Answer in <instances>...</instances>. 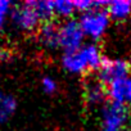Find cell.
Returning a JSON list of instances; mask_svg holds the SVG:
<instances>
[{"label": "cell", "instance_id": "6da1fadb", "mask_svg": "<svg viewBox=\"0 0 131 131\" xmlns=\"http://www.w3.org/2000/svg\"><path fill=\"white\" fill-rule=\"evenodd\" d=\"M104 59L99 45L95 42H88L79 50L63 53L60 57V64L67 73L80 76L89 71H99Z\"/></svg>", "mask_w": 131, "mask_h": 131}, {"label": "cell", "instance_id": "7a4b0ae2", "mask_svg": "<svg viewBox=\"0 0 131 131\" xmlns=\"http://www.w3.org/2000/svg\"><path fill=\"white\" fill-rule=\"evenodd\" d=\"M111 17L105 8H95L80 16L79 23L86 39L98 41L105 36L111 27Z\"/></svg>", "mask_w": 131, "mask_h": 131}, {"label": "cell", "instance_id": "3957f363", "mask_svg": "<svg viewBox=\"0 0 131 131\" xmlns=\"http://www.w3.org/2000/svg\"><path fill=\"white\" fill-rule=\"evenodd\" d=\"M9 19H10L13 27L17 31L23 32V34L35 32L41 26V19L39 18V16L34 8L32 0L14 5Z\"/></svg>", "mask_w": 131, "mask_h": 131}, {"label": "cell", "instance_id": "277c9868", "mask_svg": "<svg viewBox=\"0 0 131 131\" xmlns=\"http://www.w3.org/2000/svg\"><path fill=\"white\" fill-rule=\"evenodd\" d=\"M85 35L77 19L70 18L59 25V48L63 53L79 50L85 45Z\"/></svg>", "mask_w": 131, "mask_h": 131}, {"label": "cell", "instance_id": "5b68a950", "mask_svg": "<svg viewBox=\"0 0 131 131\" xmlns=\"http://www.w3.org/2000/svg\"><path fill=\"white\" fill-rule=\"evenodd\" d=\"M100 118L105 130L121 131L130 122V111L127 107L105 102L100 109Z\"/></svg>", "mask_w": 131, "mask_h": 131}, {"label": "cell", "instance_id": "8992f818", "mask_svg": "<svg viewBox=\"0 0 131 131\" xmlns=\"http://www.w3.org/2000/svg\"><path fill=\"white\" fill-rule=\"evenodd\" d=\"M131 63L123 58H109L104 59L102 67L98 71L99 81L103 85H107L114 80L130 76Z\"/></svg>", "mask_w": 131, "mask_h": 131}, {"label": "cell", "instance_id": "52a82bcc", "mask_svg": "<svg viewBox=\"0 0 131 131\" xmlns=\"http://www.w3.org/2000/svg\"><path fill=\"white\" fill-rule=\"evenodd\" d=\"M105 91L109 102L128 108L131 105V75L107 84Z\"/></svg>", "mask_w": 131, "mask_h": 131}, {"label": "cell", "instance_id": "ba28073f", "mask_svg": "<svg viewBox=\"0 0 131 131\" xmlns=\"http://www.w3.org/2000/svg\"><path fill=\"white\" fill-rule=\"evenodd\" d=\"M37 32V42L46 50H55L59 48V25L54 22L42 23Z\"/></svg>", "mask_w": 131, "mask_h": 131}, {"label": "cell", "instance_id": "9c48e42d", "mask_svg": "<svg viewBox=\"0 0 131 131\" xmlns=\"http://www.w3.org/2000/svg\"><path fill=\"white\" fill-rule=\"evenodd\" d=\"M85 99L89 105L98 107L103 105L107 99V91L105 86L98 80V81H89L85 88Z\"/></svg>", "mask_w": 131, "mask_h": 131}, {"label": "cell", "instance_id": "30bf717a", "mask_svg": "<svg viewBox=\"0 0 131 131\" xmlns=\"http://www.w3.org/2000/svg\"><path fill=\"white\" fill-rule=\"evenodd\" d=\"M107 12L111 19L117 22H125L131 17V0H113L108 2Z\"/></svg>", "mask_w": 131, "mask_h": 131}, {"label": "cell", "instance_id": "8fae6325", "mask_svg": "<svg viewBox=\"0 0 131 131\" xmlns=\"http://www.w3.org/2000/svg\"><path fill=\"white\" fill-rule=\"evenodd\" d=\"M17 99L0 88V125L5 123L17 111Z\"/></svg>", "mask_w": 131, "mask_h": 131}, {"label": "cell", "instance_id": "7c38bea8", "mask_svg": "<svg viewBox=\"0 0 131 131\" xmlns=\"http://www.w3.org/2000/svg\"><path fill=\"white\" fill-rule=\"evenodd\" d=\"M53 10H54V16H57L58 18H62L63 21L72 18L73 13L76 12L75 3L71 2V0H57V2H53Z\"/></svg>", "mask_w": 131, "mask_h": 131}, {"label": "cell", "instance_id": "4fadbf2b", "mask_svg": "<svg viewBox=\"0 0 131 131\" xmlns=\"http://www.w3.org/2000/svg\"><path fill=\"white\" fill-rule=\"evenodd\" d=\"M32 4L41 22L42 23L50 22L51 17L54 16L53 2H49V0H32Z\"/></svg>", "mask_w": 131, "mask_h": 131}, {"label": "cell", "instance_id": "5bb4252c", "mask_svg": "<svg viewBox=\"0 0 131 131\" xmlns=\"http://www.w3.org/2000/svg\"><path fill=\"white\" fill-rule=\"evenodd\" d=\"M13 3L8 0H0V35L4 32V28L9 21L12 9H13Z\"/></svg>", "mask_w": 131, "mask_h": 131}, {"label": "cell", "instance_id": "9a60e30c", "mask_svg": "<svg viewBox=\"0 0 131 131\" xmlns=\"http://www.w3.org/2000/svg\"><path fill=\"white\" fill-rule=\"evenodd\" d=\"M41 89L45 94L48 95H53L57 93L58 90V82L54 77L51 76H44L41 79Z\"/></svg>", "mask_w": 131, "mask_h": 131}, {"label": "cell", "instance_id": "2e32d148", "mask_svg": "<svg viewBox=\"0 0 131 131\" xmlns=\"http://www.w3.org/2000/svg\"><path fill=\"white\" fill-rule=\"evenodd\" d=\"M103 131H113V130H105V128H104V130H103Z\"/></svg>", "mask_w": 131, "mask_h": 131}]
</instances>
